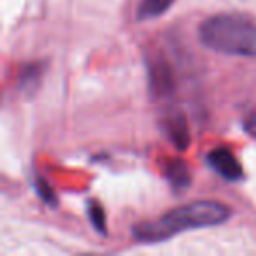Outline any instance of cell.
<instances>
[{
	"instance_id": "1",
	"label": "cell",
	"mask_w": 256,
	"mask_h": 256,
	"mask_svg": "<svg viewBox=\"0 0 256 256\" xmlns=\"http://www.w3.org/2000/svg\"><path fill=\"white\" fill-rule=\"evenodd\" d=\"M230 214V207L221 202L196 200V202L174 207V209L167 210L164 216L156 218V220L134 224L132 235L137 242L154 244V242H164L167 238L176 237L182 232L216 226V224L228 221Z\"/></svg>"
},
{
	"instance_id": "2",
	"label": "cell",
	"mask_w": 256,
	"mask_h": 256,
	"mask_svg": "<svg viewBox=\"0 0 256 256\" xmlns=\"http://www.w3.org/2000/svg\"><path fill=\"white\" fill-rule=\"evenodd\" d=\"M198 39L207 50L228 56H256V18L244 12L209 16L198 26Z\"/></svg>"
},
{
	"instance_id": "3",
	"label": "cell",
	"mask_w": 256,
	"mask_h": 256,
	"mask_svg": "<svg viewBox=\"0 0 256 256\" xmlns=\"http://www.w3.org/2000/svg\"><path fill=\"white\" fill-rule=\"evenodd\" d=\"M206 160L207 165L226 181H238L244 176L240 162L235 158V154L228 148H214L207 153Z\"/></svg>"
},
{
	"instance_id": "4",
	"label": "cell",
	"mask_w": 256,
	"mask_h": 256,
	"mask_svg": "<svg viewBox=\"0 0 256 256\" xmlns=\"http://www.w3.org/2000/svg\"><path fill=\"white\" fill-rule=\"evenodd\" d=\"M150 81L151 90H153L156 96H165L174 92V76H172L170 65H167L164 60L151 62Z\"/></svg>"
},
{
	"instance_id": "5",
	"label": "cell",
	"mask_w": 256,
	"mask_h": 256,
	"mask_svg": "<svg viewBox=\"0 0 256 256\" xmlns=\"http://www.w3.org/2000/svg\"><path fill=\"white\" fill-rule=\"evenodd\" d=\"M165 132H167L168 139L176 144L178 150H186L190 144V128L188 123H186V118L182 116L181 112H174L168 114L165 118L164 123Z\"/></svg>"
},
{
	"instance_id": "6",
	"label": "cell",
	"mask_w": 256,
	"mask_h": 256,
	"mask_svg": "<svg viewBox=\"0 0 256 256\" xmlns=\"http://www.w3.org/2000/svg\"><path fill=\"white\" fill-rule=\"evenodd\" d=\"M165 178H167L168 184H170L174 193H182L190 188L192 182V174H190L188 165L182 160L176 158V160H168L165 165Z\"/></svg>"
},
{
	"instance_id": "7",
	"label": "cell",
	"mask_w": 256,
	"mask_h": 256,
	"mask_svg": "<svg viewBox=\"0 0 256 256\" xmlns=\"http://www.w3.org/2000/svg\"><path fill=\"white\" fill-rule=\"evenodd\" d=\"M174 2L176 0H140L137 6V20L148 22V20L160 18L172 8Z\"/></svg>"
},
{
	"instance_id": "8",
	"label": "cell",
	"mask_w": 256,
	"mask_h": 256,
	"mask_svg": "<svg viewBox=\"0 0 256 256\" xmlns=\"http://www.w3.org/2000/svg\"><path fill=\"white\" fill-rule=\"evenodd\" d=\"M42 76V65L40 64H28L22 72H20V88L25 92L37 90Z\"/></svg>"
},
{
	"instance_id": "9",
	"label": "cell",
	"mask_w": 256,
	"mask_h": 256,
	"mask_svg": "<svg viewBox=\"0 0 256 256\" xmlns=\"http://www.w3.org/2000/svg\"><path fill=\"white\" fill-rule=\"evenodd\" d=\"M86 210H88V218H90V221H92L93 228H95L100 235H107L106 210H104L102 204L95 198H90L88 204H86Z\"/></svg>"
},
{
	"instance_id": "10",
	"label": "cell",
	"mask_w": 256,
	"mask_h": 256,
	"mask_svg": "<svg viewBox=\"0 0 256 256\" xmlns=\"http://www.w3.org/2000/svg\"><path fill=\"white\" fill-rule=\"evenodd\" d=\"M34 188H36L37 195L40 196V200H42V202H46L48 206H51V207H56L58 198H56V195H54L53 190H51V186L48 184L46 179L37 178L36 181H34Z\"/></svg>"
},
{
	"instance_id": "11",
	"label": "cell",
	"mask_w": 256,
	"mask_h": 256,
	"mask_svg": "<svg viewBox=\"0 0 256 256\" xmlns=\"http://www.w3.org/2000/svg\"><path fill=\"white\" fill-rule=\"evenodd\" d=\"M244 130L248 136L256 137V110H252V112L244 120Z\"/></svg>"
}]
</instances>
